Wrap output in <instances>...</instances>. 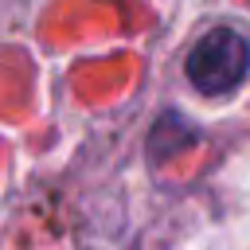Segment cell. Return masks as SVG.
Returning a JSON list of instances; mask_svg holds the SVG:
<instances>
[{
  "label": "cell",
  "instance_id": "1",
  "mask_svg": "<svg viewBox=\"0 0 250 250\" xmlns=\"http://www.w3.org/2000/svg\"><path fill=\"white\" fill-rule=\"evenodd\" d=\"M184 70L199 94H230L250 70V43L234 27H215L188 51Z\"/></svg>",
  "mask_w": 250,
  "mask_h": 250
}]
</instances>
